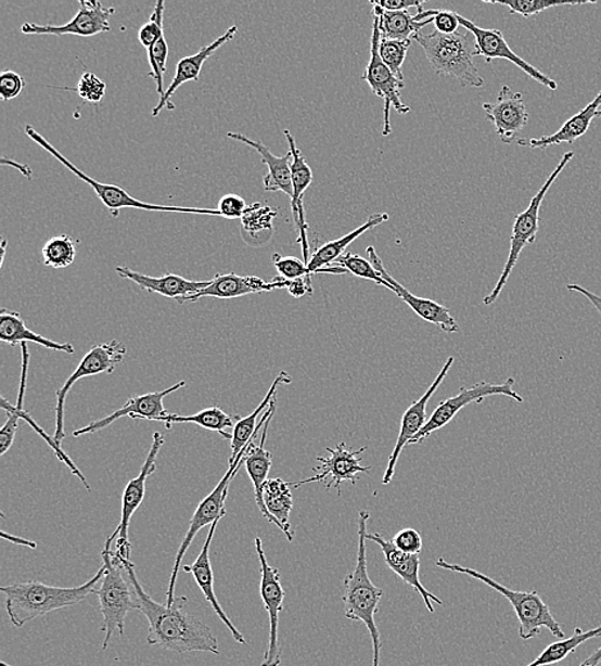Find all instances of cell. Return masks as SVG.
Masks as SVG:
<instances>
[{
    "label": "cell",
    "instance_id": "obj_1",
    "mask_svg": "<svg viewBox=\"0 0 601 666\" xmlns=\"http://www.w3.org/2000/svg\"><path fill=\"white\" fill-rule=\"evenodd\" d=\"M127 577L137 593L139 612L150 622L146 642L151 646L172 651L182 655L189 653L219 654L217 637L196 616L183 613L187 598H176L174 604H159L148 594L137 577L136 565L130 560L122 562Z\"/></svg>",
    "mask_w": 601,
    "mask_h": 666
},
{
    "label": "cell",
    "instance_id": "obj_2",
    "mask_svg": "<svg viewBox=\"0 0 601 666\" xmlns=\"http://www.w3.org/2000/svg\"><path fill=\"white\" fill-rule=\"evenodd\" d=\"M104 565L89 582L77 587H54L41 582L13 584L0 588L5 594V611L13 627L23 628L40 616L81 604L104 577Z\"/></svg>",
    "mask_w": 601,
    "mask_h": 666
},
{
    "label": "cell",
    "instance_id": "obj_3",
    "mask_svg": "<svg viewBox=\"0 0 601 666\" xmlns=\"http://www.w3.org/2000/svg\"><path fill=\"white\" fill-rule=\"evenodd\" d=\"M370 514L360 512L358 518V551L356 568L344 579V613L346 618L362 622L369 629L373 646L372 666H380V654L383 649L380 630L374 616L379 613L380 601L384 591L374 586L367 568L366 535Z\"/></svg>",
    "mask_w": 601,
    "mask_h": 666
},
{
    "label": "cell",
    "instance_id": "obj_4",
    "mask_svg": "<svg viewBox=\"0 0 601 666\" xmlns=\"http://www.w3.org/2000/svg\"><path fill=\"white\" fill-rule=\"evenodd\" d=\"M431 67L437 75L455 77L464 88H483L485 80L475 65L478 55L476 38L470 31L445 35L415 34Z\"/></svg>",
    "mask_w": 601,
    "mask_h": 666
},
{
    "label": "cell",
    "instance_id": "obj_5",
    "mask_svg": "<svg viewBox=\"0 0 601 666\" xmlns=\"http://www.w3.org/2000/svg\"><path fill=\"white\" fill-rule=\"evenodd\" d=\"M436 565L438 568L465 574V576L475 578L511 602L520 622V637L523 641L535 639L536 636L540 635L542 628H547L557 639H564L565 635L560 623H558L553 614H551L549 606L536 591H513L484 573L466 568V566L449 564L443 558L437 559Z\"/></svg>",
    "mask_w": 601,
    "mask_h": 666
},
{
    "label": "cell",
    "instance_id": "obj_6",
    "mask_svg": "<svg viewBox=\"0 0 601 666\" xmlns=\"http://www.w3.org/2000/svg\"><path fill=\"white\" fill-rule=\"evenodd\" d=\"M111 549L102 551L103 565L105 568L101 588L95 591L99 599V607L103 615L102 630L105 632L103 650H107L113 635H125V620L127 614L139 611L137 593L131 582L127 584L119 572L117 562L112 558Z\"/></svg>",
    "mask_w": 601,
    "mask_h": 666
},
{
    "label": "cell",
    "instance_id": "obj_7",
    "mask_svg": "<svg viewBox=\"0 0 601 666\" xmlns=\"http://www.w3.org/2000/svg\"><path fill=\"white\" fill-rule=\"evenodd\" d=\"M25 132L35 143L42 149H46L48 153H51L56 161H60L63 166L69 169L76 177L95 191L97 196L111 212V215L115 218L119 216V210L125 208L141 209L148 212H168V214H187V215H202V216H216L222 217L217 209H204V208H186V207H171V205H157L136 200L132 195L127 193L126 190L116 185H110V183L99 182L89 175L77 168L73 162H69L65 155L56 151V149L49 143L46 138L33 129L30 125L25 127Z\"/></svg>",
    "mask_w": 601,
    "mask_h": 666
},
{
    "label": "cell",
    "instance_id": "obj_8",
    "mask_svg": "<svg viewBox=\"0 0 601 666\" xmlns=\"http://www.w3.org/2000/svg\"><path fill=\"white\" fill-rule=\"evenodd\" d=\"M575 153L568 152L563 155V158L560 162L553 172L550 174L546 183H544L542 188L539 190L534 197L532 203H529L528 208L525 212H522L514 219L512 236H511V251H509V257L507 259V264L504 266L503 272L500 274V279L495 285L493 292L487 295L484 299L485 306H491L495 302L498 300L499 295L503 292V289L507 285L509 278H511L513 268L517 265L520 259V255L523 249L527 245H532L535 243L537 232H539V223H540V208L544 200L548 194L551 185L563 172L565 166L570 165V162L574 159Z\"/></svg>",
    "mask_w": 601,
    "mask_h": 666
},
{
    "label": "cell",
    "instance_id": "obj_9",
    "mask_svg": "<svg viewBox=\"0 0 601 666\" xmlns=\"http://www.w3.org/2000/svg\"><path fill=\"white\" fill-rule=\"evenodd\" d=\"M251 445V444H250ZM250 448V446H247ZM247 448L240 453L238 462L231 466H229V471L226 472L225 476L219 484L215 487V490L212 491L207 498H204L200 505H197L195 513L193 515L192 521H190V526L188 529V534L186 538H183L182 543L180 545V549L178 551V555L175 559L174 571L171 574V578H169V584L167 588V601L166 604L171 606L176 600L175 598V588L176 582H178L179 571L182 564V559L186 556L187 551L190 548V545L193 543L194 538L200 530L204 527L212 526L215 522H219L226 515V500H228L229 488L231 485V481L236 476L240 468L244 464V456L247 451Z\"/></svg>",
    "mask_w": 601,
    "mask_h": 666
},
{
    "label": "cell",
    "instance_id": "obj_10",
    "mask_svg": "<svg viewBox=\"0 0 601 666\" xmlns=\"http://www.w3.org/2000/svg\"><path fill=\"white\" fill-rule=\"evenodd\" d=\"M126 356V346L117 340L111 343L98 344L88 351L77 366L73 374L69 375L66 384L63 385L56 395L55 406V431L54 440L61 445L65 440V407L67 395L73 389L77 381L91 377V375L102 373H113L116 367L122 363Z\"/></svg>",
    "mask_w": 601,
    "mask_h": 666
},
{
    "label": "cell",
    "instance_id": "obj_11",
    "mask_svg": "<svg viewBox=\"0 0 601 666\" xmlns=\"http://www.w3.org/2000/svg\"><path fill=\"white\" fill-rule=\"evenodd\" d=\"M515 380L508 379L504 384H490V382H478L472 387H462L452 398L445 400L438 406L434 413L430 415L426 426L417 435L409 445L420 444L426 440L431 434L438 431L455 420L457 414L472 402H481L489 396L503 395L515 401L523 402L522 396L514 389Z\"/></svg>",
    "mask_w": 601,
    "mask_h": 666
},
{
    "label": "cell",
    "instance_id": "obj_12",
    "mask_svg": "<svg viewBox=\"0 0 601 666\" xmlns=\"http://www.w3.org/2000/svg\"><path fill=\"white\" fill-rule=\"evenodd\" d=\"M254 543H256V551L260 563V598L268 613V619H270V640H268L264 663L260 666H280L282 650L279 625L280 613L284 609L286 592L281 585L280 571L268 564L260 538L257 537Z\"/></svg>",
    "mask_w": 601,
    "mask_h": 666
},
{
    "label": "cell",
    "instance_id": "obj_13",
    "mask_svg": "<svg viewBox=\"0 0 601 666\" xmlns=\"http://www.w3.org/2000/svg\"><path fill=\"white\" fill-rule=\"evenodd\" d=\"M381 40L380 21L376 16L373 20L371 53L369 65L362 79L370 85L373 94L384 99V129L383 135L387 137L392 132L391 111L394 108L400 115H407L410 107L401 102L400 91L406 88L405 81L395 77L391 69L385 66L379 54V42Z\"/></svg>",
    "mask_w": 601,
    "mask_h": 666
},
{
    "label": "cell",
    "instance_id": "obj_14",
    "mask_svg": "<svg viewBox=\"0 0 601 666\" xmlns=\"http://www.w3.org/2000/svg\"><path fill=\"white\" fill-rule=\"evenodd\" d=\"M165 445V437L155 432L153 435V441L150 452H148L143 468L139 473V476L132 478L129 484L126 485L123 495V510L122 521H119L118 527L115 529L105 542L104 548L111 549L112 541L118 538V559L119 562L124 560H130L131 545L129 541V527L133 513L143 504L145 498L146 479L157 470V458Z\"/></svg>",
    "mask_w": 601,
    "mask_h": 666
},
{
    "label": "cell",
    "instance_id": "obj_15",
    "mask_svg": "<svg viewBox=\"0 0 601 666\" xmlns=\"http://www.w3.org/2000/svg\"><path fill=\"white\" fill-rule=\"evenodd\" d=\"M116 10L113 7H104L97 0H81L80 9L76 16L66 25H38L26 23L21 27V33L26 35H76V37L91 38L98 34L110 33V18Z\"/></svg>",
    "mask_w": 601,
    "mask_h": 666
},
{
    "label": "cell",
    "instance_id": "obj_16",
    "mask_svg": "<svg viewBox=\"0 0 601 666\" xmlns=\"http://www.w3.org/2000/svg\"><path fill=\"white\" fill-rule=\"evenodd\" d=\"M366 449L362 448L357 451L346 449L345 443L338 444L335 449L328 448L329 458H317V462H320V465L315 468V476L300 482H294L290 486L298 488L303 485L312 484V482L327 481L328 488L335 487L337 494L342 495L343 482L348 481L356 485L360 473H369L372 470V466L360 464L359 456Z\"/></svg>",
    "mask_w": 601,
    "mask_h": 666
},
{
    "label": "cell",
    "instance_id": "obj_17",
    "mask_svg": "<svg viewBox=\"0 0 601 666\" xmlns=\"http://www.w3.org/2000/svg\"><path fill=\"white\" fill-rule=\"evenodd\" d=\"M459 24L465 28L466 31L473 34L476 38L478 47V55L484 56L487 63L495 60H506L513 63L528 75L533 77L536 82L544 85V87L555 91L558 89V82L550 79L547 75H544L540 69H537L528 62L521 59L519 54L512 51V48L508 46L504 35L500 30L495 28H483L472 23V21L464 18L461 14L457 13Z\"/></svg>",
    "mask_w": 601,
    "mask_h": 666
},
{
    "label": "cell",
    "instance_id": "obj_18",
    "mask_svg": "<svg viewBox=\"0 0 601 666\" xmlns=\"http://www.w3.org/2000/svg\"><path fill=\"white\" fill-rule=\"evenodd\" d=\"M455 358L450 357L447 360V363L442 368L440 373L437 374V377L434 380L433 385H431L426 393L421 396L420 400H417L412 404L407 410L406 413L402 414L401 418V426L398 436L397 444H395V448L392 452L391 458H388V463L386 468V472L383 477V485L391 484L394 473L395 466H397L399 462V458L401 456L402 450H405L406 446L413 440V438L420 434L421 430L426 426L427 423V406L431 398H433L436 389L440 387L444 380L447 379L449 371L451 370L452 364H455Z\"/></svg>",
    "mask_w": 601,
    "mask_h": 666
},
{
    "label": "cell",
    "instance_id": "obj_19",
    "mask_svg": "<svg viewBox=\"0 0 601 666\" xmlns=\"http://www.w3.org/2000/svg\"><path fill=\"white\" fill-rule=\"evenodd\" d=\"M186 386L187 382L181 381L179 384L164 389V392L136 396V398L129 399L122 409L115 410V412L103 418V420L91 422L87 427L75 431L73 435L74 437H80L88 434H95V432L111 426L113 422L122 420L123 417H130L132 420L158 422L162 417L169 413L164 406L166 396L179 392V389Z\"/></svg>",
    "mask_w": 601,
    "mask_h": 666
},
{
    "label": "cell",
    "instance_id": "obj_20",
    "mask_svg": "<svg viewBox=\"0 0 601 666\" xmlns=\"http://www.w3.org/2000/svg\"><path fill=\"white\" fill-rule=\"evenodd\" d=\"M366 253L374 269L383 276L384 280L391 283L393 293L397 294L399 299L405 302L409 308H412L417 316L422 318L423 321L437 325V328L444 332L455 333L459 331V324L456 318L450 315L448 308H445L442 304L434 300L424 299V297L410 294L405 286L400 285V283L392 278L391 273L386 271L383 260H381L373 246L367 247Z\"/></svg>",
    "mask_w": 601,
    "mask_h": 666
},
{
    "label": "cell",
    "instance_id": "obj_21",
    "mask_svg": "<svg viewBox=\"0 0 601 666\" xmlns=\"http://www.w3.org/2000/svg\"><path fill=\"white\" fill-rule=\"evenodd\" d=\"M483 110L504 144H512L528 123V112L522 94L515 93L508 85L499 90L497 102L484 103Z\"/></svg>",
    "mask_w": 601,
    "mask_h": 666
},
{
    "label": "cell",
    "instance_id": "obj_22",
    "mask_svg": "<svg viewBox=\"0 0 601 666\" xmlns=\"http://www.w3.org/2000/svg\"><path fill=\"white\" fill-rule=\"evenodd\" d=\"M292 384V377L282 371L274 379L272 386L268 389L266 398L261 400L259 406L251 415L245 418L236 415L235 426L232 428L231 438V457L229 466L238 462L240 453H242L251 443L256 440L257 431L264 428L268 418L274 414L276 409V393L281 385Z\"/></svg>",
    "mask_w": 601,
    "mask_h": 666
},
{
    "label": "cell",
    "instance_id": "obj_23",
    "mask_svg": "<svg viewBox=\"0 0 601 666\" xmlns=\"http://www.w3.org/2000/svg\"><path fill=\"white\" fill-rule=\"evenodd\" d=\"M286 283L287 281L280 276L271 282H266L257 276L217 274L208 287L203 289L197 294L181 297L178 302L180 304L195 303L202 297L233 299V297L272 292L276 289H286Z\"/></svg>",
    "mask_w": 601,
    "mask_h": 666
},
{
    "label": "cell",
    "instance_id": "obj_24",
    "mask_svg": "<svg viewBox=\"0 0 601 666\" xmlns=\"http://www.w3.org/2000/svg\"><path fill=\"white\" fill-rule=\"evenodd\" d=\"M367 541L378 543L385 558L386 565L397 576L405 580L409 586H412L417 592L421 594V598L426 605L430 613H435L434 602L437 605H443V601L426 590L420 579L421 559L420 555H410L400 551L393 541H387L385 537L380 534H367Z\"/></svg>",
    "mask_w": 601,
    "mask_h": 666
},
{
    "label": "cell",
    "instance_id": "obj_25",
    "mask_svg": "<svg viewBox=\"0 0 601 666\" xmlns=\"http://www.w3.org/2000/svg\"><path fill=\"white\" fill-rule=\"evenodd\" d=\"M238 26H231L228 31L221 35V37L217 38L215 41H212L209 46L202 48L200 52L180 60L171 85H169V87L166 89L165 94L161 97L157 107L153 108V117L159 116V113L165 108L172 111L175 105L171 103V98L176 91H178L181 85L186 82L200 81L204 63L207 62L219 48L225 46L226 42H229L235 38Z\"/></svg>",
    "mask_w": 601,
    "mask_h": 666
},
{
    "label": "cell",
    "instance_id": "obj_26",
    "mask_svg": "<svg viewBox=\"0 0 601 666\" xmlns=\"http://www.w3.org/2000/svg\"><path fill=\"white\" fill-rule=\"evenodd\" d=\"M289 151L293 154L292 161V177L294 196L292 200L293 217L296 225V229L299 231L298 243L302 244L304 264L308 265L309 261V246L307 240L308 226L306 222V216H304L303 200L304 193L312 185L314 172L310 169L306 158L303 157L300 149L296 146L295 139L289 130L284 131Z\"/></svg>",
    "mask_w": 601,
    "mask_h": 666
},
{
    "label": "cell",
    "instance_id": "obj_27",
    "mask_svg": "<svg viewBox=\"0 0 601 666\" xmlns=\"http://www.w3.org/2000/svg\"><path fill=\"white\" fill-rule=\"evenodd\" d=\"M218 526V522L212 524L207 540L203 545V549L201 551L200 556L195 560L192 565H183V572H188L192 574L195 579L197 586H200L205 600L209 602L212 609H214L218 618L223 622V625L228 627L230 630L233 640H235L240 644H246V640L236 626H233V623L229 619V616L226 615L221 605L216 597L215 592V574L214 569H212L210 558H209V548L212 540H214V536Z\"/></svg>",
    "mask_w": 601,
    "mask_h": 666
},
{
    "label": "cell",
    "instance_id": "obj_28",
    "mask_svg": "<svg viewBox=\"0 0 601 666\" xmlns=\"http://www.w3.org/2000/svg\"><path fill=\"white\" fill-rule=\"evenodd\" d=\"M228 138L240 141V143L253 148L254 151L260 154L261 162L268 168V174L264 180L266 191H270V193L281 191V193L290 197V201L293 200L292 162H290L293 161L292 152L289 151L284 157H278L261 141L246 138L243 133L228 132Z\"/></svg>",
    "mask_w": 601,
    "mask_h": 666
},
{
    "label": "cell",
    "instance_id": "obj_29",
    "mask_svg": "<svg viewBox=\"0 0 601 666\" xmlns=\"http://www.w3.org/2000/svg\"><path fill=\"white\" fill-rule=\"evenodd\" d=\"M388 221L387 214H376L372 215L369 218V221L359 226L358 229L348 233V235L342 236L341 239L332 240L330 243L324 244L312 254L308 261V271L310 276L320 274V273H334V274H346L348 271L341 267H334L332 265L344 255L346 247H348L351 243L362 236L363 233L373 229L381 223Z\"/></svg>",
    "mask_w": 601,
    "mask_h": 666
},
{
    "label": "cell",
    "instance_id": "obj_30",
    "mask_svg": "<svg viewBox=\"0 0 601 666\" xmlns=\"http://www.w3.org/2000/svg\"><path fill=\"white\" fill-rule=\"evenodd\" d=\"M116 272L122 276V278L137 283L141 290L171 297V299L176 300L202 292V290L208 287L212 282V280L190 281L174 273H167L161 276V278H152V276L132 271L129 267H117Z\"/></svg>",
    "mask_w": 601,
    "mask_h": 666
},
{
    "label": "cell",
    "instance_id": "obj_31",
    "mask_svg": "<svg viewBox=\"0 0 601 666\" xmlns=\"http://www.w3.org/2000/svg\"><path fill=\"white\" fill-rule=\"evenodd\" d=\"M437 10H420L417 14L408 11L387 12L380 7H373V14L380 21L381 38L392 40H410L421 33L424 26L434 23Z\"/></svg>",
    "mask_w": 601,
    "mask_h": 666
},
{
    "label": "cell",
    "instance_id": "obj_32",
    "mask_svg": "<svg viewBox=\"0 0 601 666\" xmlns=\"http://www.w3.org/2000/svg\"><path fill=\"white\" fill-rule=\"evenodd\" d=\"M21 347H23V374H21L20 394H18V399H17L18 401L16 406H12V404L9 400H7L4 396H2V398H0V407H2L5 413L7 412L16 413L20 417L21 421H25L28 424V426H31L34 431L37 432V434L40 437L44 438V441L48 444L49 448H51L54 451L55 457L60 459V462L65 463L69 468V471L73 472L74 476L79 477L85 488H87L88 491H91V488L88 484L87 478H85L84 474L80 472L79 468L75 465L73 460H71L66 456L65 451L61 449V445L56 444L54 438L49 436L47 432L42 430L37 422H35L30 413H27L26 410L24 409V398H25V392H26L27 370H28V358H30V354H28V350H27V343L21 344Z\"/></svg>",
    "mask_w": 601,
    "mask_h": 666
},
{
    "label": "cell",
    "instance_id": "obj_33",
    "mask_svg": "<svg viewBox=\"0 0 601 666\" xmlns=\"http://www.w3.org/2000/svg\"><path fill=\"white\" fill-rule=\"evenodd\" d=\"M600 105L601 91L588 107H585L581 112H578L576 116L565 120L564 125L555 133L539 139H520L519 145L532 149H546L563 143L574 144L576 140L583 138L584 135L588 132L592 119L598 117Z\"/></svg>",
    "mask_w": 601,
    "mask_h": 666
},
{
    "label": "cell",
    "instance_id": "obj_34",
    "mask_svg": "<svg viewBox=\"0 0 601 666\" xmlns=\"http://www.w3.org/2000/svg\"><path fill=\"white\" fill-rule=\"evenodd\" d=\"M272 417L273 415L268 418L264 430H261L259 445L254 444V441L251 443L250 448H247V451L243 458L247 476H250L252 479L257 507L260 510L261 515H264L270 523H272V518L265 507L264 486L268 479V473H270L272 466V453L265 449L268 427H270Z\"/></svg>",
    "mask_w": 601,
    "mask_h": 666
},
{
    "label": "cell",
    "instance_id": "obj_35",
    "mask_svg": "<svg viewBox=\"0 0 601 666\" xmlns=\"http://www.w3.org/2000/svg\"><path fill=\"white\" fill-rule=\"evenodd\" d=\"M0 342L11 346L24 343H34L54 351L74 354L75 347L71 344L52 342L51 338L38 335L26 328V324L17 311L2 309L0 311Z\"/></svg>",
    "mask_w": 601,
    "mask_h": 666
},
{
    "label": "cell",
    "instance_id": "obj_36",
    "mask_svg": "<svg viewBox=\"0 0 601 666\" xmlns=\"http://www.w3.org/2000/svg\"><path fill=\"white\" fill-rule=\"evenodd\" d=\"M290 484L281 478L267 479L264 486V502L267 512L270 513L272 524L278 526L290 542L294 540L292 527H290V513L293 510V494Z\"/></svg>",
    "mask_w": 601,
    "mask_h": 666
},
{
    "label": "cell",
    "instance_id": "obj_37",
    "mask_svg": "<svg viewBox=\"0 0 601 666\" xmlns=\"http://www.w3.org/2000/svg\"><path fill=\"white\" fill-rule=\"evenodd\" d=\"M158 422H164L168 430L172 428V424L176 423H193L204 430L215 431L223 438H228L231 441L232 434H228L225 430L233 428L235 426V420L229 414H226L221 408L212 407L202 410V412L194 415H178L168 413L162 417Z\"/></svg>",
    "mask_w": 601,
    "mask_h": 666
},
{
    "label": "cell",
    "instance_id": "obj_38",
    "mask_svg": "<svg viewBox=\"0 0 601 666\" xmlns=\"http://www.w3.org/2000/svg\"><path fill=\"white\" fill-rule=\"evenodd\" d=\"M600 636L601 626L590 629L588 632H585V630L581 628H576L575 633L574 636H571V639H563L554 643H550L549 646L527 666H547L561 663L565 657L574 654L576 649L581 646L584 642L591 639H598Z\"/></svg>",
    "mask_w": 601,
    "mask_h": 666
},
{
    "label": "cell",
    "instance_id": "obj_39",
    "mask_svg": "<svg viewBox=\"0 0 601 666\" xmlns=\"http://www.w3.org/2000/svg\"><path fill=\"white\" fill-rule=\"evenodd\" d=\"M42 260L47 267L67 268L76 258V245L67 235L49 239L41 249Z\"/></svg>",
    "mask_w": 601,
    "mask_h": 666
},
{
    "label": "cell",
    "instance_id": "obj_40",
    "mask_svg": "<svg viewBox=\"0 0 601 666\" xmlns=\"http://www.w3.org/2000/svg\"><path fill=\"white\" fill-rule=\"evenodd\" d=\"M487 4H497L508 7L509 12L512 14H520V16L529 18L544 11L554 9V7L562 5H584L596 3L593 0H581V2H550V0H509V2H499V0H484Z\"/></svg>",
    "mask_w": 601,
    "mask_h": 666
},
{
    "label": "cell",
    "instance_id": "obj_41",
    "mask_svg": "<svg viewBox=\"0 0 601 666\" xmlns=\"http://www.w3.org/2000/svg\"><path fill=\"white\" fill-rule=\"evenodd\" d=\"M412 44V40H392L381 38L379 42L380 59L383 60L385 66L392 71L395 77L405 81L401 67L405 65L408 49Z\"/></svg>",
    "mask_w": 601,
    "mask_h": 666
},
{
    "label": "cell",
    "instance_id": "obj_42",
    "mask_svg": "<svg viewBox=\"0 0 601 666\" xmlns=\"http://www.w3.org/2000/svg\"><path fill=\"white\" fill-rule=\"evenodd\" d=\"M332 266L344 268L348 273L355 274L359 279L370 280L378 283L379 286L387 287L393 292L391 283L384 280L383 276L374 269L369 259H365L360 255L345 253Z\"/></svg>",
    "mask_w": 601,
    "mask_h": 666
},
{
    "label": "cell",
    "instance_id": "obj_43",
    "mask_svg": "<svg viewBox=\"0 0 601 666\" xmlns=\"http://www.w3.org/2000/svg\"><path fill=\"white\" fill-rule=\"evenodd\" d=\"M276 212L270 207H260V204H252L242 217L244 230L254 235L256 232L272 231V219Z\"/></svg>",
    "mask_w": 601,
    "mask_h": 666
},
{
    "label": "cell",
    "instance_id": "obj_44",
    "mask_svg": "<svg viewBox=\"0 0 601 666\" xmlns=\"http://www.w3.org/2000/svg\"><path fill=\"white\" fill-rule=\"evenodd\" d=\"M74 90L84 101L89 103H101L105 95V89H107V85L104 81L99 79V77L93 73H85L80 77L79 82H77V87Z\"/></svg>",
    "mask_w": 601,
    "mask_h": 666
},
{
    "label": "cell",
    "instance_id": "obj_45",
    "mask_svg": "<svg viewBox=\"0 0 601 666\" xmlns=\"http://www.w3.org/2000/svg\"><path fill=\"white\" fill-rule=\"evenodd\" d=\"M272 261L280 278L286 281L308 278V276H310L307 265L300 259L293 257L284 258L281 257L280 254H273ZM310 278H312V276H310Z\"/></svg>",
    "mask_w": 601,
    "mask_h": 666
},
{
    "label": "cell",
    "instance_id": "obj_46",
    "mask_svg": "<svg viewBox=\"0 0 601 666\" xmlns=\"http://www.w3.org/2000/svg\"><path fill=\"white\" fill-rule=\"evenodd\" d=\"M24 88V77L14 73V71H3L0 75V98H2V101H12L23 93Z\"/></svg>",
    "mask_w": 601,
    "mask_h": 666
},
{
    "label": "cell",
    "instance_id": "obj_47",
    "mask_svg": "<svg viewBox=\"0 0 601 666\" xmlns=\"http://www.w3.org/2000/svg\"><path fill=\"white\" fill-rule=\"evenodd\" d=\"M393 543L400 551L410 555H420L423 547L422 537L419 530L414 528H405L399 530V533L393 538Z\"/></svg>",
    "mask_w": 601,
    "mask_h": 666
},
{
    "label": "cell",
    "instance_id": "obj_48",
    "mask_svg": "<svg viewBox=\"0 0 601 666\" xmlns=\"http://www.w3.org/2000/svg\"><path fill=\"white\" fill-rule=\"evenodd\" d=\"M247 209L246 203L242 196L236 194H228L221 197L218 203L217 210L223 218L235 219L242 218Z\"/></svg>",
    "mask_w": 601,
    "mask_h": 666
},
{
    "label": "cell",
    "instance_id": "obj_49",
    "mask_svg": "<svg viewBox=\"0 0 601 666\" xmlns=\"http://www.w3.org/2000/svg\"><path fill=\"white\" fill-rule=\"evenodd\" d=\"M434 25L437 33L451 35L458 33L459 20L456 12L437 10L434 17Z\"/></svg>",
    "mask_w": 601,
    "mask_h": 666
},
{
    "label": "cell",
    "instance_id": "obj_50",
    "mask_svg": "<svg viewBox=\"0 0 601 666\" xmlns=\"http://www.w3.org/2000/svg\"><path fill=\"white\" fill-rule=\"evenodd\" d=\"M373 7H380L387 12L409 11L415 7L417 10L423 9L426 0H371Z\"/></svg>",
    "mask_w": 601,
    "mask_h": 666
},
{
    "label": "cell",
    "instance_id": "obj_51",
    "mask_svg": "<svg viewBox=\"0 0 601 666\" xmlns=\"http://www.w3.org/2000/svg\"><path fill=\"white\" fill-rule=\"evenodd\" d=\"M286 289L289 294L295 297V299H300V297L306 295H312V278L308 276V278L287 281Z\"/></svg>",
    "mask_w": 601,
    "mask_h": 666
},
{
    "label": "cell",
    "instance_id": "obj_52",
    "mask_svg": "<svg viewBox=\"0 0 601 666\" xmlns=\"http://www.w3.org/2000/svg\"><path fill=\"white\" fill-rule=\"evenodd\" d=\"M567 289L570 290V292H574V293H578L581 294L586 297V299H588L593 307H596V309L598 310V313L601 317V296L597 295L596 293L590 292V290L576 285V283H570V285H567Z\"/></svg>",
    "mask_w": 601,
    "mask_h": 666
},
{
    "label": "cell",
    "instance_id": "obj_53",
    "mask_svg": "<svg viewBox=\"0 0 601 666\" xmlns=\"http://www.w3.org/2000/svg\"><path fill=\"white\" fill-rule=\"evenodd\" d=\"M0 536H2L4 540L7 541H11L12 543L21 545V547H26L30 549H37L38 547L37 542L25 540V538L23 537H17V536L5 534L4 530L0 533Z\"/></svg>",
    "mask_w": 601,
    "mask_h": 666
},
{
    "label": "cell",
    "instance_id": "obj_54",
    "mask_svg": "<svg viewBox=\"0 0 601 666\" xmlns=\"http://www.w3.org/2000/svg\"><path fill=\"white\" fill-rule=\"evenodd\" d=\"M2 165L3 166H12L14 168H17V169H20V171H23V174L27 177L28 180L31 179L33 171L26 165H20V163H16L14 161L7 159V158L2 159Z\"/></svg>",
    "mask_w": 601,
    "mask_h": 666
},
{
    "label": "cell",
    "instance_id": "obj_55",
    "mask_svg": "<svg viewBox=\"0 0 601 666\" xmlns=\"http://www.w3.org/2000/svg\"><path fill=\"white\" fill-rule=\"evenodd\" d=\"M601 663V648L596 651V653L591 654L586 661L579 666H599Z\"/></svg>",
    "mask_w": 601,
    "mask_h": 666
},
{
    "label": "cell",
    "instance_id": "obj_56",
    "mask_svg": "<svg viewBox=\"0 0 601 666\" xmlns=\"http://www.w3.org/2000/svg\"><path fill=\"white\" fill-rule=\"evenodd\" d=\"M0 247H2V264H0V266L3 267L4 258H5V251H7V240L5 239L2 240V246Z\"/></svg>",
    "mask_w": 601,
    "mask_h": 666
},
{
    "label": "cell",
    "instance_id": "obj_57",
    "mask_svg": "<svg viewBox=\"0 0 601 666\" xmlns=\"http://www.w3.org/2000/svg\"><path fill=\"white\" fill-rule=\"evenodd\" d=\"M598 117H601V111H599V113H598Z\"/></svg>",
    "mask_w": 601,
    "mask_h": 666
},
{
    "label": "cell",
    "instance_id": "obj_58",
    "mask_svg": "<svg viewBox=\"0 0 601 666\" xmlns=\"http://www.w3.org/2000/svg\"><path fill=\"white\" fill-rule=\"evenodd\" d=\"M2 666H10V665H7L5 663H2Z\"/></svg>",
    "mask_w": 601,
    "mask_h": 666
}]
</instances>
